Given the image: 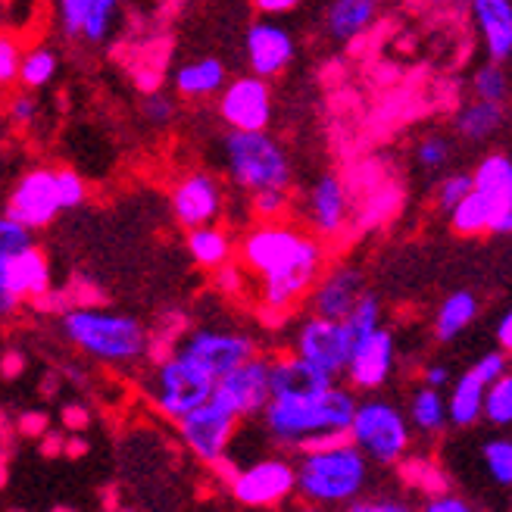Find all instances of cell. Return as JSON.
I'll return each instance as SVG.
<instances>
[{"mask_svg":"<svg viewBox=\"0 0 512 512\" xmlns=\"http://www.w3.org/2000/svg\"><path fill=\"white\" fill-rule=\"evenodd\" d=\"M235 263L247 278H256L260 310L272 319H285L322 275L328 247L300 222H256L235 241Z\"/></svg>","mask_w":512,"mask_h":512,"instance_id":"1","label":"cell"},{"mask_svg":"<svg viewBox=\"0 0 512 512\" xmlns=\"http://www.w3.org/2000/svg\"><path fill=\"white\" fill-rule=\"evenodd\" d=\"M356 391L347 384H331L328 391L306 397H269L263 413L256 416L266 438L281 453H303L347 438V428L356 409Z\"/></svg>","mask_w":512,"mask_h":512,"instance_id":"2","label":"cell"},{"mask_svg":"<svg viewBox=\"0 0 512 512\" xmlns=\"http://www.w3.org/2000/svg\"><path fill=\"white\" fill-rule=\"evenodd\" d=\"M60 335L88 360L113 369H132L147 360L150 331L141 319L97 303H72L60 310Z\"/></svg>","mask_w":512,"mask_h":512,"instance_id":"3","label":"cell"},{"mask_svg":"<svg viewBox=\"0 0 512 512\" xmlns=\"http://www.w3.org/2000/svg\"><path fill=\"white\" fill-rule=\"evenodd\" d=\"M294 472L297 497L322 509L347 506L350 500L363 497L372 481V463L353 447L350 438L297 453Z\"/></svg>","mask_w":512,"mask_h":512,"instance_id":"4","label":"cell"},{"mask_svg":"<svg viewBox=\"0 0 512 512\" xmlns=\"http://www.w3.org/2000/svg\"><path fill=\"white\" fill-rule=\"evenodd\" d=\"M219 160L228 182L247 197L294 188L291 153L269 132H225L219 138Z\"/></svg>","mask_w":512,"mask_h":512,"instance_id":"5","label":"cell"},{"mask_svg":"<svg viewBox=\"0 0 512 512\" xmlns=\"http://www.w3.org/2000/svg\"><path fill=\"white\" fill-rule=\"evenodd\" d=\"M347 438L372 466H400L413 447V428L394 400L366 394L356 400Z\"/></svg>","mask_w":512,"mask_h":512,"instance_id":"6","label":"cell"},{"mask_svg":"<svg viewBox=\"0 0 512 512\" xmlns=\"http://www.w3.org/2000/svg\"><path fill=\"white\" fill-rule=\"evenodd\" d=\"M213 391H216V378H210L178 350L153 363L147 378V394L153 409L172 422L185 419L191 409H197L203 400H210Z\"/></svg>","mask_w":512,"mask_h":512,"instance_id":"7","label":"cell"},{"mask_svg":"<svg viewBox=\"0 0 512 512\" xmlns=\"http://www.w3.org/2000/svg\"><path fill=\"white\" fill-rule=\"evenodd\" d=\"M175 425H178V438H182L188 453L200 459L203 466H213L222 456H228V447H232L235 434L241 428V416L232 406V400L216 388L210 400H203Z\"/></svg>","mask_w":512,"mask_h":512,"instance_id":"8","label":"cell"},{"mask_svg":"<svg viewBox=\"0 0 512 512\" xmlns=\"http://www.w3.org/2000/svg\"><path fill=\"white\" fill-rule=\"evenodd\" d=\"M175 350L185 353L210 378H225L232 369L247 363L260 353V341L250 331L228 328V325H197L175 341Z\"/></svg>","mask_w":512,"mask_h":512,"instance_id":"9","label":"cell"},{"mask_svg":"<svg viewBox=\"0 0 512 512\" xmlns=\"http://www.w3.org/2000/svg\"><path fill=\"white\" fill-rule=\"evenodd\" d=\"M235 503L244 509H278L291 497H297V472H294V456L288 453H272L256 459L250 466H241L232 481H228Z\"/></svg>","mask_w":512,"mask_h":512,"instance_id":"10","label":"cell"},{"mask_svg":"<svg viewBox=\"0 0 512 512\" xmlns=\"http://www.w3.org/2000/svg\"><path fill=\"white\" fill-rule=\"evenodd\" d=\"M4 216L25 225L29 232H44L63 216L57 197V166H29L13 178L4 194Z\"/></svg>","mask_w":512,"mask_h":512,"instance_id":"11","label":"cell"},{"mask_svg":"<svg viewBox=\"0 0 512 512\" xmlns=\"http://www.w3.org/2000/svg\"><path fill=\"white\" fill-rule=\"evenodd\" d=\"M54 29L69 47H107L122 22V0H50Z\"/></svg>","mask_w":512,"mask_h":512,"instance_id":"12","label":"cell"},{"mask_svg":"<svg viewBox=\"0 0 512 512\" xmlns=\"http://www.w3.org/2000/svg\"><path fill=\"white\" fill-rule=\"evenodd\" d=\"M353 213V197L347 182L338 172H319L310 185H306L300 203H297V216L306 232H313L322 241L341 238L350 225Z\"/></svg>","mask_w":512,"mask_h":512,"instance_id":"13","label":"cell"},{"mask_svg":"<svg viewBox=\"0 0 512 512\" xmlns=\"http://www.w3.org/2000/svg\"><path fill=\"white\" fill-rule=\"evenodd\" d=\"M216 116L225 132H269L275 116L272 82L256 79V75H235L216 97Z\"/></svg>","mask_w":512,"mask_h":512,"instance_id":"14","label":"cell"},{"mask_svg":"<svg viewBox=\"0 0 512 512\" xmlns=\"http://www.w3.org/2000/svg\"><path fill=\"white\" fill-rule=\"evenodd\" d=\"M291 350L303 356L306 363H313L316 369L341 381L347 360H350V350H353V335L344 322L306 313L291 331Z\"/></svg>","mask_w":512,"mask_h":512,"instance_id":"15","label":"cell"},{"mask_svg":"<svg viewBox=\"0 0 512 512\" xmlns=\"http://www.w3.org/2000/svg\"><path fill=\"white\" fill-rule=\"evenodd\" d=\"M169 213L178 228H200L216 225L225 216V185L222 178L210 169H191L185 172L169 191Z\"/></svg>","mask_w":512,"mask_h":512,"instance_id":"16","label":"cell"},{"mask_svg":"<svg viewBox=\"0 0 512 512\" xmlns=\"http://www.w3.org/2000/svg\"><path fill=\"white\" fill-rule=\"evenodd\" d=\"M297 60V38L281 19L260 16L247 25L244 32V63L256 79L272 82L285 75Z\"/></svg>","mask_w":512,"mask_h":512,"instance_id":"17","label":"cell"},{"mask_svg":"<svg viewBox=\"0 0 512 512\" xmlns=\"http://www.w3.org/2000/svg\"><path fill=\"white\" fill-rule=\"evenodd\" d=\"M394 369H397V338L391 328L381 325L372 335L353 341L350 360L341 378L356 394H375L391 381Z\"/></svg>","mask_w":512,"mask_h":512,"instance_id":"18","label":"cell"},{"mask_svg":"<svg viewBox=\"0 0 512 512\" xmlns=\"http://www.w3.org/2000/svg\"><path fill=\"white\" fill-rule=\"evenodd\" d=\"M363 291H366V275L360 266H353V263L328 266L316 278L310 294H306V310L322 319L344 322L347 313L353 310V303L363 297Z\"/></svg>","mask_w":512,"mask_h":512,"instance_id":"19","label":"cell"},{"mask_svg":"<svg viewBox=\"0 0 512 512\" xmlns=\"http://www.w3.org/2000/svg\"><path fill=\"white\" fill-rule=\"evenodd\" d=\"M216 388L232 400L241 422L256 419L263 413V406L269 403V356L266 353L250 356L247 363H241L225 378H219Z\"/></svg>","mask_w":512,"mask_h":512,"instance_id":"20","label":"cell"},{"mask_svg":"<svg viewBox=\"0 0 512 512\" xmlns=\"http://www.w3.org/2000/svg\"><path fill=\"white\" fill-rule=\"evenodd\" d=\"M331 384H338V378L306 363L294 350L269 356V397H306L328 391Z\"/></svg>","mask_w":512,"mask_h":512,"instance_id":"21","label":"cell"},{"mask_svg":"<svg viewBox=\"0 0 512 512\" xmlns=\"http://www.w3.org/2000/svg\"><path fill=\"white\" fill-rule=\"evenodd\" d=\"M469 16L481 38L484 57L506 66L512 60V0H472Z\"/></svg>","mask_w":512,"mask_h":512,"instance_id":"22","label":"cell"},{"mask_svg":"<svg viewBox=\"0 0 512 512\" xmlns=\"http://www.w3.org/2000/svg\"><path fill=\"white\" fill-rule=\"evenodd\" d=\"M4 275H7L10 294L19 303H44L54 294V272H50V260L38 244L10 256Z\"/></svg>","mask_w":512,"mask_h":512,"instance_id":"23","label":"cell"},{"mask_svg":"<svg viewBox=\"0 0 512 512\" xmlns=\"http://www.w3.org/2000/svg\"><path fill=\"white\" fill-rule=\"evenodd\" d=\"M384 0H328L325 7V35L335 44L360 41L381 16Z\"/></svg>","mask_w":512,"mask_h":512,"instance_id":"24","label":"cell"},{"mask_svg":"<svg viewBox=\"0 0 512 512\" xmlns=\"http://www.w3.org/2000/svg\"><path fill=\"white\" fill-rule=\"evenodd\" d=\"M228 82V69L219 57H197L185 60L172 72V94L200 104V100H216Z\"/></svg>","mask_w":512,"mask_h":512,"instance_id":"25","label":"cell"},{"mask_svg":"<svg viewBox=\"0 0 512 512\" xmlns=\"http://www.w3.org/2000/svg\"><path fill=\"white\" fill-rule=\"evenodd\" d=\"M472 188L488 197L494 210V225L503 219V213L512 207V157L509 153H488L481 157L478 166L472 169ZM491 225V232H494Z\"/></svg>","mask_w":512,"mask_h":512,"instance_id":"26","label":"cell"},{"mask_svg":"<svg viewBox=\"0 0 512 512\" xmlns=\"http://www.w3.org/2000/svg\"><path fill=\"white\" fill-rule=\"evenodd\" d=\"M453 135L466 144H488L506 125V104H491V100H466L453 113Z\"/></svg>","mask_w":512,"mask_h":512,"instance_id":"27","label":"cell"},{"mask_svg":"<svg viewBox=\"0 0 512 512\" xmlns=\"http://www.w3.org/2000/svg\"><path fill=\"white\" fill-rule=\"evenodd\" d=\"M185 250L194 260V266L203 272H219L222 266L235 263V238L219 222L185 232Z\"/></svg>","mask_w":512,"mask_h":512,"instance_id":"28","label":"cell"},{"mask_svg":"<svg viewBox=\"0 0 512 512\" xmlns=\"http://www.w3.org/2000/svg\"><path fill=\"white\" fill-rule=\"evenodd\" d=\"M60 66H63V57L57 44H47V41H38L32 47L22 50V60H19V79H16V88H25V91H44L50 88L57 79H60Z\"/></svg>","mask_w":512,"mask_h":512,"instance_id":"29","label":"cell"},{"mask_svg":"<svg viewBox=\"0 0 512 512\" xmlns=\"http://www.w3.org/2000/svg\"><path fill=\"white\" fill-rule=\"evenodd\" d=\"M484 384L472 366L463 372V375H456L450 381V394H447V422L453 428H472L478 419H481V403H484Z\"/></svg>","mask_w":512,"mask_h":512,"instance_id":"30","label":"cell"},{"mask_svg":"<svg viewBox=\"0 0 512 512\" xmlns=\"http://www.w3.org/2000/svg\"><path fill=\"white\" fill-rule=\"evenodd\" d=\"M478 313H481V303L472 291L463 288V291L447 294L438 306V313H434V338L441 344L456 341L478 319Z\"/></svg>","mask_w":512,"mask_h":512,"instance_id":"31","label":"cell"},{"mask_svg":"<svg viewBox=\"0 0 512 512\" xmlns=\"http://www.w3.org/2000/svg\"><path fill=\"white\" fill-rule=\"evenodd\" d=\"M406 419H409V428H416L425 438H434V434H441L450 422H447V397L444 391H434V388H416L409 394V403H406Z\"/></svg>","mask_w":512,"mask_h":512,"instance_id":"32","label":"cell"},{"mask_svg":"<svg viewBox=\"0 0 512 512\" xmlns=\"http://www.w3.org/2000/svg\"><path fill=\"white\" fill-rule=\"evenodd\" d=\"M450 216V228L459 238H478V235H491L494 225V210L488 197H481L475 188L456 203V207L447 213Z\"/></svg>","mask_w":512,"mask_h":512,"instance_id":"33","label":"cell"},{"mask_svg":"<svg viewBox=\"0 0 512 512\" xmlns=\"http://www.w3.org/2000/svg\"><path fill=\"white\" fill-rule=\"evenodd\" d=\"M481 419L494 428H512V369H506L497 381L484 388Z\"/></svg>","mask_w":512,"mask_h":512,"instance_id":"34","label":"cell"},{"mask_svg":"<svg viewBox=\"0 0 512 512\" xmlns=\"http://www.w3.org/2000/svg\"><path fill=\"white\" fill-rule=\"evenodd\" d=\"M472 94L475 100H491V104H506L512 94V79L503 63H491L484 60L475 72H472Z\"/></svg>","mask_w":512,"mask_h":512,"instance_id":"35","label":"cell"},{"mask_svg":"<svg viewBox=\"0 0 512 512\" xmlns=\"http://www.w3.org/2000/svg\"><path fill=\"white\" fill-rule=\"evenodd\" d=\"M41 119V100L35 91H25V88H13L4 97V122L16 132H32Z\"/></svg>","mask_w":512,"mask_h":512,"instance_id":"36","label":"cell"},{"mask_svg":"<svg viewBox=\"0 0 512 512\" xmlns=\"http://www.w3.org/2000/svg\"><path fill=\"white\" fill-rule=\"evenodd\" d=\"M347 331L353 335V341H360L366 335H372L375 328L384 325V310H381V300L372 291H363V297L353 303V310L344 319Z\"/></svg>","mask_w":512,"mask_h":512,"instance_id":"37","label":"cell"},{"mask_svg":"<svg viewBox=\"0 0 512 512\" xmlns=\"http://www.w3.org/2000/svg\"><path fill=\"white\" fill-rule=\"evenodd\" d=\"M413 157H416V166L428 175L434 172H444L453 160V141L441 132H431L425 138L416 141V150H413Z\"/></svg>","mask_w":512,"mask_h":512,"instance_id":"38","label":"cell"},{"mask_svg":"<svg viewBox=\"0 0 512 512\" xmlns=\"http://www.w3.org/2000/svg\"><path fill=\"white\" fill-rule=\"evenodd\" d=\"M22 38L13 29H0V94L16 88L19 79V60H22Z\"/></svg>","mask_w":512,"mask_h":512,"instance_id":"39","label":"cell"},{"mask_svg":"<svg viewBox=\"0 0 512 512\" xmlns=\"http://www.w3.org/2000/svg\"><path fill=\"white\" fill-rule=\"evenodd\" d=\"M481 459L488 475L500 488H512V441L509 438H491L481 447Z\"/></svg>","mask_w":512,"mask_h":512,"instance_id":"40","label":"cell"},{"mask_svg":"<svg viewBox=\"0 0 512 512\" xmlns=\"http://www.w3.org/2000/svg\"><path fill=\"white\" fill-rule=\"evenodd\" d=\"M250 200V213L256 222H278V219H288L291 207H294V197L291 191H256L247 197Z\"/></svg>","mask_w":512,"mask_h":512,"instance_id":"41","label":"cell"},{"mask_svg":"<svg viewBox=\"0 0 512 512\" xmlns=\"http://www.w3.org/2000/svg\"><path fill=\"white\" fill-rule=\"evenodd\" d=\"M57 197H60L63 213L82 210L85 203H88V182H85V175H79V169L57 166Z\"/></svg>","mask_w":512,"mask_h":512,"instance_id":"42","label":"cell"},{"mask_svg":"<svg viewBox=\"0 0 512 512\" xmlns=\"http://www.w3.org/2000/svg\"><path fill=\"white\" fill-rule=\"evenodd\" d=\"M141 119L150 128H169L178 119V104H175V94L169 91H150L141 100Z\"/></svg>","mask_w":512,"mask_h":512,"instance_id":"43","label":"cell"},{"mask_svg":"<svg viewBox=\"0 0 512 512\" xmlns=\"http://www.w3.org/2000/svg\"><path fill=\"white\" fill-rule=\"evenodd\" d=\"M469 191H472V172H466V169L447 172L441 182L434 185V203H438L441 213H450Z\"/></svg>","mask_w":512,"mask_h":512,"instance_id":"44","label":"cell"},{"mask_svg":"<svg viewBox=\"0 0 512 512\" xmlns=\"http://www.w3.org/2000/svg\"><path fill=\"white\" fill-rule=\"evenodd\" d=\"M35 244H38L35 241V232H29L25 225H19L10 216L0 213V260H10V256L29 250Z\"/></svg>","mask_w":512,"mask_h":512,"instance_id":"45","label":"cell"},{"mask_svg":"<svg viewBox=\"0 0 512 512\" xmlns=\"http://www.w3.org/2000/svg\"><path fill=\"white\" fill-rule=\"evenodd\" d=\"M341 512H419L409 500L400 497H356L347 506H341Z\"/></svg>","mask_w":512,"mask_h":512,"instance_id":"46","label":"cell"},{"mask_svg":"<svg viewBox=\"0 0 512 512\" xmlns=\"http://www.w3.org/2000/svg\"><path fill=\"white\" fill-rule=\"evenodd\" d=\"M506 369H509V353H503L500 347H497V350H488V353H481L478 360L472 363V372H475L484 384L497 381Z\"/></svg>","mask_w":512,"mask_h":512,"instance_id":"47","label":"cell"},{"mask_svg":"<svg viewBox=\"0 0 512 512\" xmlns=\"http://www.w3.org/2000/svg\"><path fill=\"white\" fill-rule=\"evenodd\" d=\"M60 425L66 434H82L91 425V409L82 400H72L60 409Z\"/></svg>","mask_w":512,"mask_h":512,"instance_id":"48","label":"cell"},{"mask_svg":"<svg viewBox=\"0 0 512 512\" xmlns=\"http://www.w3.org/2000/svg\"><path fill=\"white\" fill-rule=\"evenodd\" d=\"M47 428H50V416L41 413V409H32V413H22V416L16 419V431L22 434V438H32V441H38Z\"/></svg>","mask_w":512,"mask_h":512,"instance_id":"49","label":"cell"},{"mask_svg":"<svg viewBox=\"0 0 512 512\" xmlns=\"http://www.w3.org/2000/svg\"><path fill=\"white\" fill-rule=\"evenodd\" d=\"M419 512H475V509H472V503H466L456 494H434L419 506Z\"/></svg>","mask_w":512,"mask_h":512,"instance_id":"50","label":"cell"},{"mask_svg":"<svg viewBox=\"0 0 512 512\" xmlns=\"http://www.w3.org/2000/svg\"><path fill=\"white\" fill-rule=\"evenodd\" d=\"M253 10L260 13V16H269V19H281V16H288L294 13L303 0H250Z\"/></svg>","mask_w":512,"mask_h":512,"instance_id":"51","label":"cell"},{"mask_svg":"<svg viewBox=\"0 0 512 512\" xmlns=\"http://www.w3.org/2000/svg\"><path fill=\"white\" fill-rule=\"evenodd\" d=\"M450 381H453V375H450V369L444 363H428L422 369V384H425V388L444 391V388H450Z\"/></svg>","mask_w":512,"mask_h":512,"instance_id":"52","label":"cell"},{"mask_svg":"<svg viewBox=\"0 0 512 512\" xmlns=\"http://www.w3.org/2000/svg\"><path fill=\"white\" fill-rule=\"evenodd\" d=\"M63 447H66V431L63 428H47L41 438H38V450L41 456H63Z\"/></svg>","mask_w":512,"mask_h":512,"instance_id":"53","label":"cell"},{"mask_svg":"<svg viewBox=\"0 0 512 512\" xmlns=\"http://www.w3.org/2000/svg\"><path fill=\"white\" fill-rule=\"evenodd\" d=\"M494 335H497V347H500L503 353H509V356H512V306H509V310L500 316Z\"/></svg>","mask_w":512,"mask_h":512,"instance_id":"54","label":"cell"},{"mask_svg":"<svg viewBox=\"0 0 512 512\" xmlns=\"http://www.w3.org/2000/svg\"><path fill=\"white\" fill-rule=\"evenodd\" d=\"M88 453V441L82 434H66V447H63V456L75 459V456H85Z\"/></svg>","mask_w":512,"mask_h":512,"instance_id":"55","label":"cell"},{"mask_svg":"<svg viewBox=\"0 0 512 512\" xmlns=\"http://www.w3.org/2000/svg\"><path fill=\"white\" fill-rule=\"evenodd\" d=\"M22 372V356L19 353H7L4 360H0V375L4 378H16Z\"/></svg>","mask_w":512,"mask_h":512,"instance_id":"56","label":"cell"},{"mask_svg":"<svg viewBox=\"0 0 512 512\" xmlns=\"http://www.w3.org/2000/svg\"><path fill=\"white\" fill-rule=\"evenodd\" d=\"M491 235H512V207L503 213V219L494 225V232H491Z\"/></svg>","mask_w":512,"mask_h":512,"instance_id":"57","label":"cell"},{"mask_svg":"<svg viewBox=\"0 0 512 512\" xmlns=\"http://www.w3.org/2000/svg\"><path fill=\"white\" fill-rule=\"evenodd\" d=\"M441 4H447V7H453V10H469L472 0H441Z\"/></svg>","mask_w":512,"mask_h":512,"instance_id":"58","label":"cell"},{"mask_svg":"<svg viewBox=\"0 0 512 512\" xmlns=\"http://www.w3.org/2000/svg\"><path fill=\"white\" fill-rule=\"evenodd\" d=\"M291 512H331V509H322V506H310V503H300V506H294Z\"/></svg>","mask_w":512,"mask_h":512,"instance_id":"59","label":"cell"},{"mask_svg":"<svg viewBox=\"0 0 512 512\" xmlns=\"http://www.w3.org/2000/svg\"><path fill=\"white\" fill-rule=\"evenodd\" d=\"M7 484V456H0V488Z\"/></svg>","mask_w":512,"mask_h":512,"instance_id":"60","label":"cell"},{"mask_svg":"<svg viewBox=\"0 0 512 512\" xmlns=\"http://www.w3.org/2000/svg\"><path fill=\"white\" fill-rule=\"evenodd\" d=\"M0 157H4V132H0Z\"/></svg>","mask_w":512,"mask_h":512,"instance_id":"61","label":"cell"},{"mask_svg":"<svg viewBox=\"0 0 512 512\" xmlns=\"http://www.w3.org/2000/svg\"><path fill=\"white\" fill-rule=\"evenodd\" d=\"M57 512H69V509H57Z\"/></svg>","mask_w":512,"mask_h":512,"instance_id":"62","label":"cell"}]
</instances>
